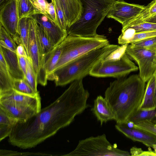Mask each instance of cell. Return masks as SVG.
I'll return each mask as SVG.
<instances>
[{
  "mask_svg": "<svg viewBox=\"0 0 156 156\" xmlns=\"http://www.w3.org/2000/svg\"><path fill=\"white\" fill-rule=\"evenodd\" d=\"M59 45L55 46L45 57L44 68L48 80H53V73L62 53V49Z\"/></svg>",
  "mask_w": 156,
  "mask_h": 156,
  "instance_id": "cell-23",
  "label": "cell"
},
{
  "mask_svg": "<svg viewBox=\"0 0 156 156\" xmlns=\"http://www.w3.org/2000/svg\"><path fill=\"white\" fill-rule=\"evenodd\" d=\"M36 23V20L33 16L29 18L28 55L35 73L38 83L45 86L48 80L44 68L45 57L42 54L37 38Z\"/></svg>",
  "mask_w": 156,
  "mask_h": 156,
  "instance_id": "cell-8",
  "label": "cell"
},
{
  "mask_svg": "<svg viewBox=\"0 0 156 156\" xmlns=\"http://www.w3.org/2000/svg\"><path fill=\"white\" fill-rule=\"evenodd\" d=\"M116 129L134 141L141 142L148 147H152L156 144V136L144 130L128 127L126 124H117Z\"/></svg>",
  "mask_w": 156,
  "mask_h": 156,
  "instance_id": "cell-14",
  "label": "cell"
},
{
  "mask_svg": "<svg viewBox=\"0 0 156 156\" xmlns=\"http://www.w3.org/2000/svg\"><path fill=\"white\" fill-rule=\"evenodd\" d=\"M0 52L4 56L8 69L13 78L24 79L25 76L20 66L18 56L16 53L0 45Z\"/></svg>",
  "mask_w": 156,
  "mask_h": 156,
  "instance_id": "cell-17",
  "label": "cell"
},
{
  "mask_svg": "<svg viewBox=\"0 0 156 156\" xmlns=\"http://www.w3.org/2000/svg\"><path fill=\"white\" fill-rule=\"evenodd\" d=\"M138 69V67L126 52L117 60H101L94 66L89 75L98 77H112L118 79L127 76Z\"/></svg>",
  "mask_w": 156,
  "mask_h": 156,
  "instance_id": "cell-7",
  "label": "cell"
},
{
  "mask_svg": "<svg viewBox=\"0 0 156 156\" xmlns=\"http://www.w3.org/2000/svg\"><path fill=\"white\" fill-rule=\"evenodd\" d=\"M109 44L106 37L103 35L86 37L68 35L59 45L62 52L54 72L76 58Z\"/></svg>",
  "mask_w": 156,
  "mask_h": 156,
  "instance_id": "cell-5",
  "label": "cell"
},
{
  "mask_svg": "<svg viewBox=\"0 0 156 156\" xmlns=\"http://www.w3.org/2000/svg\"></svg>",
  "mask_w": 156,
  "mask_h": 156,
  "instance_id": "cell-48",
  "label": "cell"
},
{
  "mask_svg": "<svg viewBox=\"0 0 156 156\" xmlns=\"http://www.w3.org/2000/svg\"><path fill=\"white\" fill-rule=\"evenodd\" d=\"M132 47L145 49L156 52V36L129 44Z\"/></svg>",
  "mask_w": 156,
  "mask_h": 156,
  "instance_id": "cell-32",
  "label": "cell"
},
{
  "mask_svg": "<svg viewBox=\"0 0 156 156\" xmlns=\"http://www.w3.org/2000/svg\"><path fill=\"white\" fill-rule=\"evenodd\" d=\"M145 6L129 3L122 0H116L106 16L108 18L114 19L122 26L137 16Z\"/></svg>",
  "mask_w": 156,
  "mask_h": 156,
  "instance_id": "cell-11",
  "label": "cell"
},
{
  "mask_svg": "<svg viewBox=\"0 0 156 156\" xmlns=\"http://www.w3.org/2000/svg\"><path fill=\"white\" fill-rule=\"evenodd\" d=\"M145 83L137 74L116 79L110 83L105 98L115 115L117 124H126L140 109Z\"/></svg>",
  "mask_w": 156,
  "mask_h": 156,
  "instance_id": "cell-2",
  "label": "cell"
},
{
  "mask_svg": "<svg viewBox=\"0 0 156 156\" xmlns=\"http://www.w3.org/2000/svg\"><path fill=\"white\" fill-rule=\"evenodd\" d=\"M119 45L109 44L83 55L55 71L53 80L57 86H63L89 75L94 66Z\"/></svg>",
  "mask_w": 156,
  "mask_h": 156,
  "instance_id": "cell-3",
  "label": "cell"
},
{
  "mask_svg": "<svg viewBox=\"0 0 156 156\" xmlns=\"http://www.w3.org/2000/svg\"><path fill=\"white\" fill-rule=\"evenodd\" d=\"M18 58L20 66L25 76L27 69V58L24 57L18 56Z\"/></svg>",
  "mask_w": 156,
  "mask_h": 156,
  "instance_id": "cell-40",
  "label": "cell"
},
{
  "mask_svg": "<svg viewBox=\"0 0 156 156\" xmlns=\"http://www.w3.org/2000/svg\"><path fill=\"white\" fill-rule=\"evenodd\" d=\"M83 79L75 80L56 100L26 121L18 122L9 136L12 145L31 148L69 125L89 106L90 94Z\"/></svg>",
  "mask_w": 156,
  "mask_h": 156,
  "instance_id": "cell-1",
  "label": "cell"
},
{
  "mask_svg": "<svg viewBox=\"0 0 156 156\" xmlns=\"http://www.w3.org/2000/svg\"><path fill=\"white\" fill-rule=\"evenodd\" d=\"M51 2L55 9L58 26L62 30L66 31L67 22L59 0H51Z\"/></svg>",
  "mask_w": 156,
  "mask_h": 156,
  "instance_id": "cell-30",
  "label": "cell"
},
{
  "mask_svg": "<svg viewBox=\"0 0 156 156\" xmlns=\"http://www.w3.org/2000/svg\"><path fill=\"white\" fill-rule=\"evenodd\" d=\"M16 53L18 56L24 57L29 58L24 47L22 44H20L17 45Z\"/></svg>",
  "mask_w": 156,
  "mask_h": 156,
  "instance_id": "cell-39",
  "label": "cell"
},
{
  "mask_svg": "<svg viewBox=\"0 0 156 156\" xmlns=\"http://www.w3.org/2000/svg\"><path fill=\"white\" fill-rule=\"evenodd\" d=\"M126 52L137 64L140 77L145 83L156 72V52L131 47L129 44Z\"/></svg>",
  "mask_w": 156,
  "mask_h": 156,
  "instance_id": "cell-9",
  "label": "cell"
},
{
  "mask_svg": "<svg viewBox=\"0 0 156 156\" xmlns=\"http://www.w3.org/2000/svg\"><path fill=\"white\" fill-rule=\"evenodd\" d=\"M155 74L147 82L140 109L153 110L156 109L155 99Z\"/></svg>",
  "mask_w": 156,
  "mask_h": 156,
  "instance_id": "cell-20",
  "label": "cell"
},
{
  "mask_svg": "<svg viewBox=\"0 0 156 156\" xmlns=\"http://www.w3.org/2000/svg\"><path fill=\"white\" fill-rule=\"evenodd\" d=\"M155 126L156 127V124H155Z\"/></svg>",
  "mask_w": 156,
  "mask_h": 156,
  "instance_id": "cell-46",
  "label": "cell"
},
{
  "mask_svg": "<svg viewBox=\"0 0 156 156\" xmlns=\"http://www.w3.org/2000/svg\"><path fill=\"white\" fill-rule=\"evenodd\" d=\"M0 107L17 119L19 122H24L39 112L30 107L0 101Z\"/></svg>",
  "mask_w": 156,
  "mask_h": 156,
  "instance_id": "cell-15",
  "label": "cell"
},
{
  "mask_svg": "<svg viewBox=\"0 0 156 156\" xmlns=\"http://www.w3.org/2000/svg\"><path fill=\"white\" fill-rule=\"evenodd\" d=\"M144 21L156 23V14L147 19Z\"/></svg>",
  "mask_w": 156,
  "mask_h": 156,
  "instance_id": "cell-42",
  "label": "cell"
},
{
  "mask_svg": "<svg viewBox=\"0 0 156 156\" xmlns=\"http://www.w3.org/2000/svg\"><path fill=\"white\" fill-rule=\"evenodd\" d=\"M29 33V18H23L20 20L18 36L20 44H22L28 55V44Z\"/></svg>",
  "mask_w": 156,
  "mask_h": 156,
  "instance_id": "cell-26",
  "label": "cell"
},
{
  "mask_svg": "<svg viewBox=\"0 0 156 156\" xmlns=\"http://www.w3.org/2000/svg\"><path fill=\"white\" fill-rule=\"evenodd\" d=\"M36 29L37 38L42 53L45 57L46 55L51 51L55 47L50 37L37 21Z\"/></svg>",
  "mask_w": 156,
  "mask_h": 156,
  "instance_id": "cell-24",
  "label": "cell"
},
{
  "mask_svg": "<svg viewBox=\"0 0 156 156\" xmlns=\"http://www.w3.org/2000/svg\"><path fill=\"white\" fill-rule=\"evenodd\" d=\"M91 110L101 126L104 123L115 119V115L106 100L101 95L98 96L94 100Z\"/></svg>",
  "mask_w": 156,
  "mask_h": 156,
  "instance_id": "cell-16",
  "label": "cell"
},
{
  "mask_svg": "<svg viewBox=\"0 0 156 156\" xmlns=\"http://www.w3.org/2000/svg\"><path fill=\"white\" fill-rule=\"evenodd\" d=\"M18 122L17 119L0 107V125L13 128Z\"/></svg>",
  "mask_w": 156,
  "mask_h": 156,
  "instance_id": "cell-34",
  "label": "cell"
},
{
  "mask_svg": "<svg viewBox=\"0 0 156 156\" xmlns=\"http://www.w3.org/2000/svg\"><path fill=\"white\" fill-rule=\"evenodd\" d=\"M13 80L4 56L0 52V94L13 89Z\"/></svg>",
  "mask_w": 156,
  "mask_h": 156,
  "instance_id": "cell-21",
  "label": "cell"
},
{
  "mask_svg": "<svg viewBox=\"0 0 156 156\" xmlns=\"http://www.w3.org/2000/svg\"><path fill=\"white\" fill-rule=\"evenodd\" d=\"M156 115V109L153 110H144L139 109L129 118L127 122L130 121L134 124H136L145 120L151 121Z\"/></svg>",
  "mask_w": 156,
  "mask_h": 156,
  "instance_id": "cell-28",
  "label": "cell"
},
{
  "mask_svg": "<svg viewBox=\"0 0 156 156\" xmlns=\"http://www.w3.org/2000/svg\"><path fill=\"white\" fill-rule=\"evenodd\" d=\"M38 3L41 11L42 14H44L46 13V7L48 2L46 0H36Z\"/></svg>",
  "mask_w": 156,
  "mask_h": 156,
  "instance_id": "cell-41",
  "label": "cell"
},
{
  "mask_svg": "<svg viewBox=\"0 0 156 156\" xmlns=\"http://www.w3.org/2000/svg\"><path fill=\"white\" fill-rule=\"evenodd\" d=\"M0 45L16 53L17 45L10 34L0 24Z\"/></svg>",
  "mask_w": 156,
  "mask_h": 156,
  "instance_id": "cell-29",
  "label": "cell"
},
{
  "mask_svg": "<svg viewBox=\"0 0 156 156\" xmlns=\"http://www.w3.org/2000/svg\"><path fill=\"white\" fill-rule=\"evenodd\" d=\"M130 156H156V153L151 149L147 151H143L141 148L135 146L132 147L130 150Z\"/></svg>",
  "mask_w": 156,
  "mask_h": 156,
  "instance_id": "cell-37",
  "label": "cell"
},
{
  "mask_svg": "<svg viewBox=\"0 0 156 156\" xmlns=\"http://www.w3.org/2000/svg\"><path fill=\"white\" fill-rule=\"evenodd\" d=\"M156 14V1L153 0L135 17L122 27L136 25L144 22L147 19Z\"/></svg>",
  "mask_w": 156,
  "mask_h": 156,
  "instance_id": "cell-25",
  "label": "cell"
},
{
  "mask_svg": "<svg viewBox=\"0 0 156 156\" xmlns=\"http://www.w3.org/2000/svg\"><path fill=\"white\" fill-rule=\"evenodd\" d=\"M13 89L20 93L33 96L39 94V92H35L24 79H14Z\"/></svg>",
  "mask_w": 156,
  "mask_h": 156,
  "instance_id": "cell-27",
  "label": "cell"
},
{
  "mask_svg": "<svg viewBox=\"0 0 156 156\" xmlns=\"http://www.w3.org/2000/svg\"><path fill=\"white\" fill-rule=\"evenodd\" d=\"M156 36V31L134 33L128 28H122L118 38V43L121 45L130 44L148 38Z\"/></svg>",
  "mask_w": 156,
  "mask_h": 156,
  "instance_id": "cell-19",
  "label": "cell"
},
{
  "mask_svg": "<svg viewBox=\"0 0 156 156\" xmlns=\"http://www.w3.org/2000/svg\"><path fill=\"white\" fill-rule=\"evenodd\" d=\"M155 103L156 105V72L155 73Z\"/></svg>",
  "mask_w": 156,
  "mask_h": 156,
  "instance_id": "cell-44",
  "label": "cell"
},
{
  "mask_svg": "<svg viewBox=\"0 0 156 156\" xmlns=\"http://www.w3.org/2000/svg\"><path fill=\"white\" fill-rule=\"evenodd\" d=\"M151 121L155 124H156V115L151 119Z\"/></svg>",
  "mask_w": 156,
  "mask_h": 156,
  "instance_id": "cell-43",
  "label": "cell"
},
{
  "mask_svg": "<svg viewBox=\"0 0 156 156\" xmlns=\"http://www.w3.org/2000/svg\"><path fill=\"white\" fill-rule=\"evenodd\" d=\"M126 44L119 46L104 60H113L120 58L126 53L128 45Z\"/></svg>",
  "mask_w": 156,
  "mask_h": 156,
  "instance_id": "cell-36",
  "label": "cell"
},
{
  "mask_svg": "<svg viewBox=\"0 0 156 156\" xmlns=\"http://www.w3.org/2000/svg\"><path fill=\"white\" fill-rule=\"evenodd\" d=\"M46 10L47 14L45 16L53 21L56 25L59 26L57 22L55 9L52 2L50 3L48 2Z\"/></svg>",
  "mask_w": 156,
  "mask_h": 156,
  "instance_id": "cell-38",
  "label": "cell"
},
{
  "mask_svg": "<svg viewBox=\"0 0 156 156\" xmlns=\"http://www.w3.org/2000/svg\"><path fill=\"white\" fill-rule=\"evenodd\" d=\"M20 20L23 18H30L42 14L39 6L36 0H17Z\"/></svg>",
  "mask_w": 156,
  "mask_h": 156,
  "instance_id": "cell-22",
  "label": "cell"
},
{
  "mask_svg": "<svg viewBox=\"0 0 156 156\" xmlns=\"http://www.w3.org/2000/svg\"><path fill=\"white\" fill-rule=\"evenodd\" d=\"M154 0V1H156V0Z\"/></svg>",
  "mask_w": 156,
  "mask_h": 156,
  "instance_id": "cell-47",
  "label": "cell"
},
{
  "mask_svg": "<svg viewBox=\"0 0 156 156\" xmlns=\"http://www.w3.org/2000/svg\"><path fill=\"white\" fill-rule=\"evenodd\" d=\"M152 148H153L154 151L156 153V144L153 145Z\"/></svg>",
  "mask_w": 156,
  "mask_h": 156,
  "instance_id": "cell-45",
  "label": "cell"
},
{
  "mask_svg": "<svg viewBox=\"0 0 156 156\" xmlns=\"http://www.w3.org/2000/svg\"><path fill=\"white\" fill-rule=\"evenodd\" d=\"M0 24L16 42L20 20L17 0H0Z\"/></svg>",
  "mask_w": 156,
  "mask_h": 156,
  "instance_id": "cell-10",
  "label": "cell"
},
{
  "mask_svg": "<svg viewBox=\"0 0 156 156\" xmlns=\"http://www.w3.org/2000/svg\"><path fill=\"white\" fill-rule=\"evenodd\" d=\"M0 101L30 107L39 112L41 109L40 94L33 96L20 93L13 89L0 94Z\"/></svg>",
  "mask_w": 156,
  "mask_h": 156,
  "instance_id": "cell-12",
  "label": "cell"
},
{
  "mask_svg": "<svg viewBox=\"0 0 156 156\" xmlns=\"http://www.w3.org/2000/svg\"><path fill=\"white\" fill-rule=\"evenodd\" d=\"M27 69L26 74L25 75L24 79L35 92H39L37 88L38 83L36 76L32 64L29 58H27Z\"/></svg>",
  "mask_w": 156,
  "mask_h": 156,
  "instance_id": "cell-31",
  "label": "cell"
},
{
  "mask_svg": "<svg viewBox=\"0 0 156 156\" xmlns=\"http://www.w3.org/2000/svg\"><path fill=\"white\" fill-rule=\"evenodd\" d=\"M66 156H129L130 152L120 149L112 145L103 134L80 140L72 151Z\"/></svg>",
  "mask_w": 156,
  "mask_h": 156,
  "instance_id": "cell-6",
  "label": "cell"
},
{
  "mask_svg": "<svg viewBox=\"0 0 156 156\" xmlns=\"http://www.w3.org/2000/svg\"><path fill=\"white\" fill-rule=\"evenodd\" d=\"M133 127L144 130L156 136V127L155 124L150 120H145L141 121L134 124Z\"/></svg>",
  "mask_w": 156,
  "mask_h": 156,
  "instance_id": "cell-35",
  "label": "cell"
},
{
  "mask_svg": "<svg viewBox=\"0 0 156 156\" xmlns=\"http://www.w3.org/2000/svg\"><path fill=\"white\" fill-rule=\"evenodd\" d=\"M32 16L43 29L55 47L61 43L68 35L66 31L62 29L45 15L37 14Z\"/></svg>",
  "mask_w": 156,
  "mask_h": 156,
  "instance_id": "cell-13",
  "label": "cell"
},
{
  "mask_svg": "<svg viewBox=\"0 0 156 156\" xmlns=\"http://www.w3.org/2000/svg\"><path fill=\"white\" fill-rule=\"evenodd\" d=\"M122 27L123 28H130L135 33L156 31V23L145 21L136 25Z\"/></svg>",
  "mask_w": 156,
  "mask_h": 156,
  "instance_id": "cell-33",
  "label": "cell"
},
{
  "mask_svg": "<svg viewBox=\"0 0 156 156\" xmlns=\"http://www.w3.org/2000/svg\"><path fill=\"white\" fill-rule=\"evenodd\" d=\"M59 1L64 12L68 27L79 17L82 10L81 3L80 0H59Z\"/></svg>",
  "mask_w": 156,
  "mask_h": 156,
  "instance_id": "cell-18",
  "label": "cell"
},
{
  "mask_svg": "<svg viewBox=\"0 0 156 156\" xmlns=\"http://www.w3.org/2000/svg\"><path fill=\"white\" fill-rule=\"evenodd\" d=\"M80 15L75 22L68 27V35L94 37L99 35L97 30L116 0H80Z\"/></svg>",
  "mask_w": 156,
  "mask_h": 156,
  "instance_id": "cell-4",
  "label": "cell"
}]
</instances>
